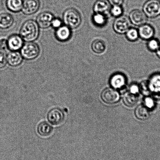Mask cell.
Returning <instances> with one entry per match:
<instances>
[{
    "instance_id": "4316f807",
    "label": "cell",
    "mask_w": 160,
    "mask_h": 160,
    "mask_svg": "<svg viewBox=\"0 0 160 160\" xmlns=\"http://www.w3.org/2000/svg\"><path fill=\"white\" fill-rule=\"evenodd\" d=\"M7 63V56L4 52L0 51V69L5 67Z\"/></svg>"
},
{
    "instance_id": "484cf974",
    "label": "cell",
    "mask_w": 160,
    "mask_h": 160,
    "mask_svg": "<svg viewBox=\"0 0 160 160\" xmlns=\"http://www.w3.org/2000/svg\"><path fill=\"white\" fill-rule=\"evenodd\" d=\"M123 12L122 8L121 6H113L112 8L111 9V13L112 16L118 18L122 16Z\"/></svg>"
},
{
    "instance_id": "9c48e42d",
    "label": "cell",
    "mask_w": 160,
    "mask_h": 160,
    "mask_svg": "<svg viewBox=\"0 0 160 160\" xmlns=\"http://www.w3.org/2000/svg\"><path fill=\"white\" fill-rule=\"evenodd\" d=\"M54 18L53 15L50 12H43L37 17L36 22L39 27L42 29H46L51 25Z\"/></svg>"
},
{
    "instance_id": "d6986e66",
    "label": "cell",
    "mask_w": 160,
    "mask_h": 160,
    "mask_svg": "<svg viewBox=\"0 0 160 160\" xmlns=\"http://www.w3.org/2000/svg\"><path fill=\"white\" fill-rule=\"evenodd\" d=\"M53 128L46 122H42L38 124L37 127V132L38 134L43 137H48L52 133Z\"/></svg>"
},
{
    "instance_id": "d4e9b609",
    "label": "cell",
    "mask_w": 160,
    "mask_h": 160,
    "mask_svg": "<svg viewBox=\"0 0 160 160\" xmlns=\"http://www.w3.org/2000/svg\"><path fill=\"white\" fill-rule=\"evenodd\" d=\"M147 46L150 51H157L159 48L160 43L158 40L152 38L149 40Z\"/></svg>"
},
{
    "instance_id": "2e32d148",
    "label": "cell",
    "mask_w": 160,
    "mask_h": 160,
    "mask_svg": "<svg viewBox=\"0 0 160 160\" xmlns=\"http://www.w3.org/2000/svg\"><path fill=\"white\" fill-rule=\"evenodd\" d=\"M110 4L107 0H98L95 3L93 10L95 13L105 14L110 10Z\"/></svg>"
},
{
    "instance_id": "5b68a950",
    "label": "cell",
    "mask_w": 160,
    "mask_h": 160,
    "mask_svg": "<svg viewBox=\"0 0 160 160\" xmlns=\"http://www.w3.org/2000/svg\"><path fill=\"white\" fill-rule=\"evenodd\" d=\"M101 98L105 103L112 104L118 102L120 96L119 93L114 88H108L102 91Z\"/></svg>"
},
{
    "instance_id": "52a82bcc",
    "label": "cell",
    "mask_w": 160,
    "mask_h": 160,
    "mask_svg": "<svg viewBox=\"0 0 160 160\" xmlns=\"http://www.w3.org/2000/svg\"><path fill=\"white\" fill-rule=\"evenodd\" d=\"M130 21L127 17L121 16L116 18L113 24V29L117 33H125L130 28Z\"/></svg>"
},
{
    "instance_id": "277c9868",
    "label": "cell",
    "mask_w": 160,
    "mask_h": 160,
    "mask_svg": "<svg viewBox=\"0 0 160 160\" xmlns=\"http://www.w3.org/2000/svg\"><path fill=\"white\" fill-rule=\"evenodd\" d=\"M143 12L149 18H155L160 15L159 0H148L144 3Z\"/></svg>"
},
{
    "instance_id": "9a60e30c",
    "label": "cell",
    "mask_w": 160,
    "mask_h": 160,
    "mask_svg": "<svg viewBox=\"0 0 160 160\" xmlns=\"http://www.w3.org/2000/svg\"><path fill=\"white\" fill-rule=\"evenodd\" d=\"M126 83V78L125 76L121 73L114 74L111 77L110 83L113 88H121L125 86Z\"/></svg>"
},
{
    "instance_id": "e0dca14e",
    "label": "cell",
    "mask_w": 160,
    "mask_h": 160,
    "mask_svg": "<svg viewBox=\"0 0 160 160\" xmlns=\"http://www.w3.org/2000/svg\"><path fill=\"white\" fill-rule=\"evenodd\" d=\"M13 17L10 14L4 13L0 14V28L7 29L13 25Z\"/></svg>"
},
{
    "instance_id": "3957f363",
    "label": "cell",
    "mask_w": 160,
    "mask_h": 160,
    "mask_svg": "<svg viewBox=\"0 0 160 160\" xmlns=\"http://www.w3.org/2000/svg\"><path fill=\"white\" fill-rule=\"evenodd\" d=\"M40 49L38 45L33 42H28L23 45L21 54L23 58L26 60L35 59L39 55Z\"/></svg>"
},
{
    "instance_id": "5bb4252c",
    "label": "cell",
    "mask_w": 160,
    "mask_h": 160,
    "mask_svg": "<svg viewBox=\"0 0 160 160\" xmlns=\"http://www.w3.org/2000/svg\"><path fill=\"white\" fill-rule=\"evenodd\" d=\"M7 63L12 67L19 66L22 63L23 57L20 53L12 51L7 56Z\"/></svg>"
},
{
    "instance_id": "6da1fadb",
    "label": "cell",
    "mask_w": 160,
    "mask_h": 160,
    "mask_svg": "<svg viewBox=\"0 0 160 160\" xmlns=\"http://www.w3.org/2000/svg\"><path fill=\"white\" fill-rule=\"evenodd\" d=\"M20 35L26 42H32L36 40L39 35V29L36 22L32 20L26 21L21 26Z\"/></svg>"
},
{
    "instance_id": "ac0fdd59",
    "label": "cell",
    "mask_w": 160,
    "mask_h": 160,
    "mask_svg": "<svg viewBox=\"0 0 160 160\" xmlns=\"http://www.w3.org/2000/svg\"><path fill=\"white\" fill-rule=\"evenodd\" d=\"M22 0H7L6 6L8 10L14 13H17L22 10Z\"/></svg>"
},
{
    "instance_id": "7402d4cb",
    "label": "cell",
    "mask_w": 160,
    "mask_h": 160,
    "mask_svg": "<svg viewBox=\"0 0 160 160\" xmlns=\"http://www.w3.org/2000/svg\"><path fill=\"white\" fill-rule=\"evenodd\" d=\"M91 48L94 52L101 54L105 51L106 46L105 42L102 40L97 39L93 42Z\"/></svg>"
},
{
    "instance_id": "8992f818",
    "label": "cell",
    "mask_w": 160,
    "mask_h": 160,
    "mask_svg": "<svg viewBox=\"0 0 160 160\" xmlns=\"http://www.w3.org/2000/svg\"><path fill=\"white\" fill-rule=\"evenodd\" d=\"M65 114L61 109L58 108H52L47 115V119L53 125L57 126L62 123L65 119Z\"/></svg>"
},
{
    "instance_id": "7c38bea8",
    "label": "cell",
    "mask_w": 160,
    "mask_h": 160,
    "mask_svg": "<svg viewBox=\"0 0 160 160\" xmlns=\"http://www.w3.org/2000/svg\"><path fill=\"white\" fill-rule=\"evenodd\" d=\"M138 32L139 36L145 40H149L152 38L155 34L153 28L150 25L146 24L140 26Z\"/></svg>"
},
{
    "instance_id": "603a6c76",
    "label": "cell",
    "mask_w": 160,
    "mask_h": 160,
    "mask_svg": "<svg viewBox=\"0 0 160 160\" xmlns=\"http://www.w3.org/2000/svg\"><path fill=\"white\" fill-rule=\"evenodd\" d=\"M93 21L98 26H103L106 23V17L104 14L95 13L93 16Z\"/></svg>"
},
{
    "instance_id": "30bf717a",
    "label": "cell",
    "mask_w": 160,
    "mask_h": 160,
    "mask_svg": "<svg viewBox=\"0 0 160 160\" xmlns=\"http://www.w3.org/2000/svg\"><path fill=\"white\" fill-rule=\"evenodd\" d=\"M129 19L135 25L140 26L145 24L147 21V16L144 12L141 11L134 10L130 12Z\"/></svg>"
},
{
    "instance_id": "ffe728a7",
    "label": "cell",
    "mask_w": 160,
    "mask_h": 160,
    "mask_svg": "<svg viewBox=\"0 0 160 160\" xmlns=\"http://www.w3.org/2000/svg\"><path fill=\"white\" fill-rule=\"evenodd\" d=\"M135 114L138 119L141 120H145L150 117V111L145 106L139 105L136 108Z\"/></svg>"
},
{
    "instance_id": "f1b7e54d",
    "label": "cell",
    "mask_w": 160,
    "mask_h": 160,
    "mask_svg": "<svg viewBox=\"0 0 160 160\" xmlns=\"http://www.w3.org/2000/svg\"><path fill=\"white\" fill-rule=\"evenodd\" d=\"M8 48L7 40L2 38L0 40V50H5Z\"/></svg>"
},
{
    "instance_id": "f546056e",
    "label": "cell",
    "mask_w": 160,
    "mask_h": 160,
    "mask_svg": "<svg viewBox=\"0 0 160 160\" xmlns=\"http://www.w3.org/2000/svg\"><path fill=\"white\" fill-rule=\"evenodd\" d=\"M108 1L113 6H121L123 4L124 0H108Z\"/></svg>"
},
{
    "instance_id": "cb8c5ba5",
    "label": "cell",
    "mask_w": 160,
    "mask_h": 160,
    "mask_svg": "<svg viewBox=\"0 0 160 160\" xmlns=\"http://www.w3.org/2000/svg\"><path fill=\"white\" fill-rule=\"evenodd\" d=\"M125 33L127 38L130 41H136L139 37L138 30L133 28L129 29Z\"/></svg>"
},
{
    "instance_id": "ba28073f",
    "label": "cell",
    "mask_w": 160,
    "mask_h": 160,
    "mask_svg": "<svg viewBox=\"0 0 160 160\" xmlns=\"http://www.w3.org/2000/svg\"><path fill=\"white\" fill-rule=\"evenodd\" d=\"M39 0H24L22 11L26 15H31L36 13L40 8Z\"/></svg>"
},
{
    "instance_id": "7a4b0ae2",
    "label": "cell",
    "mask_w": 160,
    "mask_h": 160,
    "mask_svg": "<svg viewBox=\"0 0 160 160\" xmlns=\"http://www.w3.org/2000/svg\"><path fill=\"white\" fill-rule=\"evenodd\" d=\"M63 22L70 28H77L82 22L81 16L77 9L69 8L65 10L63 14Z\"/></svg>"
},
{
    "instance_id": "83f0119b",
    "label": "cell",
    "mask_w": 160,
    "mask_h": 160,
    "mask_svg": "<svg viewBox=\"0 0 160 160\" xmlns=\"http://www.w3.org/2000/svg\"><path fill=\"white\" fill-rule=\"evenodd\" d=\"M62 22L61 20L59 18H54L51 23V26L54 28L57 29L62 26Z\"/></svg>"
},
{
    "instance_id": "4dcf8cb0",
    "label": "cell",
    "mask_w": 160,
    "mask_h": 160,
    "mask_svg": "<svg viewBox=\"0 0 160 160\" xmlns=\"http://www.w3.org/2000/svg\"><path fill=\"white\" fill-rule=\"evenodd\" d=\"M157 54L158 57H159V58H160V43L159 48H158V49L157 51Z\"/></svg>"
},
{
    "instance_id": "44dd1931",
    "label": "cell",
    "mask_w": 160,
    "mask_h": 160,
    "mask_svg": "<svg viewBox=\"0 0 160 160\" xmlns=\"http://www.w3.org/2000/svg\"><path fill=\"white\" fill-rule=\"evenodd\" d=\"M138 100V96L135 93L132 92H127L123 96L124 103L128 107L134 106L137 103Z\"/></svg>"
},
{
    "instance_id": "4fadbf2b",
    "label": "cell",
    "mask_w": 160,
    "mask_h": 160,
    "mask_svg": "<svg viewBox=\"0 0 160 160\" xmlns=\"http://www.w3.org/2000/svg\"><path fill=\"white\" fill-rule=\"evenodd\" d=\"M55 36L57 40L60 42H66L69 40L71 37L70 28L67 26H62L57 29Z\"/></svg>"
},
{
    "instance_id": "8fae6325",
    "label": "cell",
    "mask_w": 160,
    "mask_h": 160,
    "mask_svg": "<svg viewBox=\"0 0 160 160\" xmlns=\"http://www.w3.org/2000/svg\"><path fill=\"white\" fill-rule=\"evenodd\" d=\"M24 41L21 36L18 35H11L7 40L8 48L12 51H17L21 49Z\"/></svg>"
}]
</instances>
